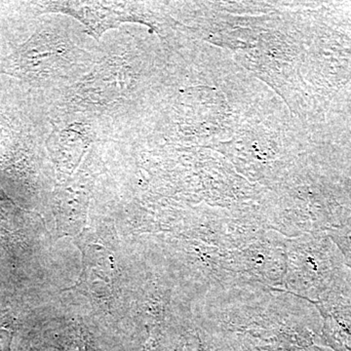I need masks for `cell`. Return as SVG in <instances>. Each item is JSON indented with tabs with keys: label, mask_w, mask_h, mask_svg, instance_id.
<instances>
[{
	"label": "cell",
	"mask_w": 351,
	"mask_h": 351,
	"mask_svg": "<svg viewBox=\"0 0 351 351\" xmlns=\"http://www.w3.org/2000/svg\"><path fill=\"white\" fill-rule=\"evenodd\" d=\"M98 54L59 25H45L7 59L6 73L41 85L75 82L87 73Z\"/></svg>",
	"instance_id": "cell-1"
},
{
	"label": "cell",
	"mask_w": 351,
	"mask_h": 351,
	"mask_svg": "<svg viewBox=\"0 0 351 351\" xmlns=\"http://www.w3.org/2000/svg\"><path fill=\"white\" fill-rule=\"evenodd\" d=\"M133 48L104 53L87 73L69 86V108L77 112H117L133 100L138 76Z\"/></svg>",
	"instance_id": "cell-2"
},
{
	"label": "cell",
	"mask_w": 351,
	"mask_h": 351,
	"mask_svg": "<svg viewBox=\"0 0 351 351\" xmlns=\"http://www.w3.org/2000/svg\"><path fill=\"white\" fill-rule=\"evenodd\" d=\"M41 6L43 12L61 13L75 18L84 27L85 34L98 43L104 34L125 23L151 25L149 15L136 2L49 1Z\"/></svg>",
	"instance_id": "cell-3"
}]
</instances>
